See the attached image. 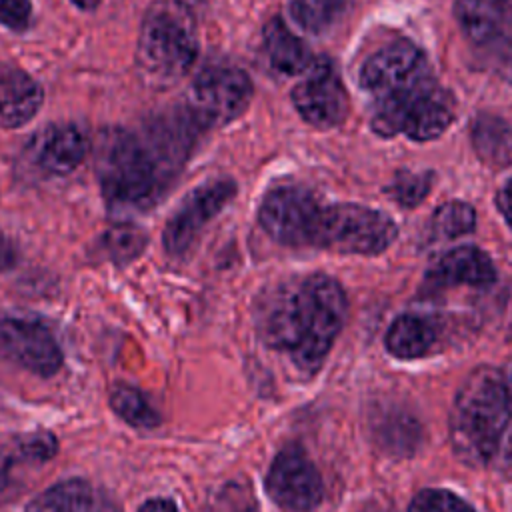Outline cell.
Listing matches in <instances>:
<instances>
[{
	"mask_svg": "<svg viewBox=\"0 0 512 512\" xmlns=\"http://www.w3.org/2000/svg\"><path fill=\"white\" fill-rule=\"evenodd\" d=\"M512 416L504 376L492 366L476 368L458 388L450 410L454 454L468 466L488 464L500 450Z\"/></svg>",
	"mask_w": 512,
	"mask_h": 512,
	"instance_id": "obj_4",
	"label": "cell"
},
{
	"mask_svg": "<svg viewBox=\"0 0 512 512\" xmlns=\"http://www.w3.org/2000/svg\"><path fill=\"white\" fill-rule=\"evenodd\" d=\"M12 464H14L12 458H6V456L0 458V500L6 494H10V490L14 488V478H12V472H10Z\"/></svg>",
	"mask_w": 512,
	"mask_h": 512,
	"instance_id": "obj_31",
	"label": "cell"
},
{
	"mask_svg": "<svg viewBox=\"0 0 512 512\" xmlns=\"http://www.w3.org/2000/svg\"><path fill=\"white\" fill-rule=\"evenodd\" d=\"M438 342L436 324L420 314H400L388 328L386 350L400 360L426 356Z\"/></svg>",
	"mask_w": 512,
	"mask_h": 512,
	"instance_id": "obj_19",
	"label": "cell"
},
{
	"mask_svg": "<svg viewBox=\"0 0 512 512\" xmlns=\"http://www.w3.org/2000/svg\"><path fill=\"white\" fill-rule=\"evenodd\" d=\"M358 80L372 98V128L382 136L434 140L456 116L452 94L436 82L424 52L408 40L376 50L362 64Z\"/></svg>",
	"mask_w": 512,
	"mask_h": 512,
	"instance_id": "obj_2",
	"label": "cell"
},
{
	"mask_svg": "<svg viewBox=\"0 0 512 512\" xmlns=\"http://www.w3.org/2000/svg\"><path fill=\"white\" fill-rule=\"evenodd\" d=\"M146 234L144 230L132 226V224H120L108 228L102 238L98 240V252L116 264L130 262L138 258L146 248Z\"/></svg>",
	"mask_w": 512,
	"mask_h": 512,
	"instance_id": "obj_22",
	"label": "cell"
},
{
	"mask_svg": "<svg viewBox=\"0 0 512 512\" xmlns=\"http://www.w3.org/2000/svg\"><path fill=\"white\" fill-rule=\"evenodd\" d=\"M198 56L196 18L182 0H156L148 6L138 34L136 64L152 86L184 78Z\"/></svg>",
	"mask_w": 512,
	"mask_h": 512,
	"instance_id": "obj_5",
	"label": "cell"
},
{
	"mask_svg": "<svg viewBox=\"0 0 512 512\" xmlns=\"http://www.w3.org/2000/svg\"><path fill=\"white\" fill-rule=\"evenodd\" d=\"M250 100L252 82L244 70L230 64H210L194 78L184 106L204 130L236 120Z\"/></svg>",
	"mask_w": 512,
	"mask_h": 512,
	"instance_id": "obj_7",
	"label": "cell"
},
{
	"mask_svg": "<svg viewBox=\"0 0 512 512\" xmlns=\"http://www.w3.org/2000/svg\"><path fill=\"white\" fill-rule=\"evenodd\" d=\"M236 182L216 178L194 188L164 226V248L170 256L186 254L204 226L234 198Z\"/></svg>",
	"mask_w": 512,
	"mask_h": 512,
	"instance_id": "obj_9",
	"label": "cell"
},
{
	"mask_svg": "<svg viewBox=\"0 0 512 512\" xmlns=\"http://www.w3.org/2000/svg\"><path fill=\"white\" fill-rule=\"evenodd\" d=\"M262 42L270 68L282 76L304 74L314 62L306 42H302L280 18H270L266 22Z\"/></svg>",
	"mask_w": 512,
	"mask_h": 512,
	"instance_id": "obj_18",
	"label": "cell"
},
{
	"mask_svg": "<svg viewBox=\"0 0 512 512\" xmlns=\"http://www.w3.org/2000/svg\"><path fill=\"white\" fill-rule=\"evenodd\" d=\"M506 388H508V396H510V404H512V368H510V374H508V382H506Z\"/></svg>",
	"mask_w": 512,
	"mask_h": 512,
	"instance_id": "obj_34",
	"label": "cell"
},
{
	"mask_svg": "<svg viewBox=\"0 0 512 512\" xmlns=\"http://www.w3.org/2000/svg\"><path fill=\"white\" fill-rule=\"evenodd\" d=\"M32 16L30 0H0V24L14 32L28 28Z\"/></svg>",
	"mask_w": 512,
	"mask_h": 512,
	"instance_id": "obj_28",
	"label": "cell"
},
{
	"mask_svg": "<svg viewBox=\"0 0 512 512\" xmlns=\"http://www.w3.org/2000/svg\"><path fill=\"white\" fill-rule=\"evenodd\" d=\"M476 226V212L468 202L450 200L436 208L432 216V230L440 238H458L472 232Z\"/></svg>",
	"mask_w": 512,
	"mask_h": 512,
	"instance_id": "obj_25",
	"label": "cell"
},
{
	"mask_svg": "<svg viewBox=\"0 0 512 512\" xmlns=\"http://www.w3.org/2000/svg\"><path fill=\"white\" fill-rule=\"evenodd\" d=\"M16 262H18L16 244L4 232H0V272L14 268Z\"/></svg>",
	"mask_w": 512,
	"mask_h": 512,
	"instance_id": "obj_29",
	"label": "cell"
},
{
	"mask_svg": "<svg viewBox=\"0 0 512 512\" xmlns=\"http://www.w3.org/2000/svg\"><path fill=\"white\" fill-rule=\"evenodd\" d=\"M346 316V294L326 274H308L280 282L258 306V330L264 344L280 352L300 378L314 376Z\"/></svg>",
	"mask_w": 512,
	"mask_h": 512,
	"instance_id": "obj_3",
	"label": "cell"
},
{
	"mask_svg": "<svg viewBox=\"0 0 512 512\" xmlns=\"http://www.w3.org/2000/svg\"><path fill=\"white\" fill-rule=\"evenodd\" d=\"M432 186V174L430 172H400L390 188L396 202L402 206H416L420 204Z\"/></svg>",
	"mask_w": 512,
	"mask_h": 512,
	"instance_id": "obj_27",
	"label": "cell"
},
{
	"mask_svg": "<svg viewBox=\"0 0 512 512\" xmlns=\"http://www.w3.org/2000/svg\"><path fill=\"white\" fill-rule=\"evenodd\" d=\"M90 140L76 124H52L40 130L26 152L34 168L48 176L70 174L86 158Z\"/></svg>",
	"mask_w": 512,
	"mask_h": 512,
	"instance_id": "obj_14",
	"label": "cell"
},
{
	"mask_svg": "<svg viewBox=\"0 0 512 512\" xmlns=\"http://www.w3.org/2000/svg\"><path fill=\"white\" fill-rule=\"evenodd\" d=\"M396 234V224L382 210L352 202L320 204L312 218L306 246L338 254L372 256L384 252Z\"/></svg>",
	"mask_w": 512,
	"mask_h": 512,
	"instance_id": "obj_6",
	"label": "cell"
},
{
	"mask_svg": "<svg viewBox=\"0 0 512 512\" xmlns=\"http://www.w3.org/2000/svg\"><path fill=\"white\" fill-rule=\"evenodd\" d=\"M264 488L268 498L288 512H310L324 498L320 472L308 454L296 444L282 448L274 456Z\"/></svg>",
	"mask_w": 512,
	"mask_h": 512,
	"instance_id": "obj_8",
	"label": "cell"
},
{
	"mask_svg": "<svg viewBox=\"0 0 512 512\" xmlns=\"http://www.w3.org/2000/svg\"><path fill=\"white\" fill-rule=\"evenodd\" d=\"M206 512H260V504L246 480H226L212 492Z\"/></svg>",
	"mask_w": 512,
	"mask_h": 512,
	"instance_id": "obj_24",
	"label": "cell"
},
{
	"mask_svg": "<svg viewBox=\"0 0 512 512\" xmlns=\"http://www.w3.org/2000/svg\"><path fill=\"white\" fill-rule=\"evenodd\" d=\"M372 430L378 444L390 454H410L420 438L416 420L410 414L400 412L396 408L378 410L372 416Z\"/></svg>",
	"mask_w": 512,
	"mask_h": 512,
	"instance_id": "obj_20",
	"label": "cell"
},
{
	"mask_svg": "<svg viewBox=\"0 0 512 512\" xmlns=\"http://www.w3.org/2000/svg\"><path fill=\"white\" fill-rule=\"evenodd\" d=\"M138 512H178L176 504L168 498H150L140 506Z\"/></svg>",
	"mask_w": 512,
	"mask_h": 512,
	"instance_id": "obj_32",
	"label": "cell"
},
{
	"mask_svg": "<svg viewBox=\"0 0 512 512\" xmlns=\"http://www.w3.org/2000/svg\"><path fill=\"white\" fill-rule=\"evenodd\" d=\"M288 6L294 22L302 30L308 34H326L344 18L350 0H288Z\"/></svg>",
	"mask_w": 512,
	"mask_h": 512,
	"instance_id": "obj_21",
	"label": "cell"
},
{
	"mask_svg": "<svg viewBox=\"0 0 512 512\" xmlns=\"http://www.w3.org/2000/svg\"><path fill=\"white\" fill-rule=\"evenodd\" d=\"M434 288L474 286L484 288L496 280V268L486 252L476 246H460L440 256L426 274Z\"/></svg>",
	"mask_w": 512,
	"mask_h": 512,
	"instance_id": "obj_15",
	"label": "cell"
},
{
	"mask_svg": "<svg viewBox=\"0 0 512 512\" xmlns=\"http://www.w3.org/2000/svg\"><path fill=\"white\" fill-rule=\"evenodd\" d=\"M110 406L118 416H122L128 424L138 428H152L160 422L158 412L150 406L146 396L126 384H118L110 394Z\"/></svg>",
	"mask_w": 512,
	"mask_h": 512,
	"instance_id": "obj_23",
	"label": "cell"
},
{
	"mask_svg": "<svg viewBox=\"0 0 512 512\" xmlns=\"http://www.w3.org/2000/svg\"><path fill=\"white\" fill-rule=\"evenodd\" d=\"M26 512H120L114 500L86 480L72 478L36 496Z\"/></svg>",
	"mask_w": 512,
	"mask_h": 512,
	"instance_id": "obj_17",
	"label": "cell"
},
{
	"mask_svg": "<svg viewBox=\"0 0 512 512\" xmlns=\"http://www.w3.org/2000/svg\"><path fill=\"white\" fill-rule=\"evenodd\" d=\"M320 206L312 190L300 184H280L262 198L258 220L264 232L284 246L302 248L308 242L310 222Z\"/></svg>",
	"mask_w": 512,
	"mask_h": 512,
	"instance_id": "obj_11",
	"label": "cell"
},
{
	"mask_svg": "<svg viewBox=\"0 0 512 512\" xmlns=\"http://www.w3.org/2000/svg\"><path fill=\"white\" fill-rule=\"evenodd\" d=\"M44 100L42 86L18 66L0 68V124L18 128L30 122Z\"/></svg>",
	"mask_w": 512,
	"mask_h": 512,
	"instance_id": "obj_16",
	"label": "cell"
},
{
	"mask_svg": "<svg viewBox=\"0 0 512 512\" xmlns=\"http://www.w3.org/2000/svg\"><path fill=\"white\" fill-rule=\"evenodd\" d=\"M408 512H476V510L450 490L424 488L410 500Z\"/></svg>",
	"mask_w": 512,
	"mask_h": 512,
	"instance_id": "obj_26",
	"label": "cell"
},
{
	"mask_svg": "<svg viewBox=\"0 0 512 512\" xmlns=\"http://www.w3.org/2000/svg\"><path fill=\"white\" fill-rule=\"evenodd\" d=\"M0 356L38 376H52L62 366V352L52 332L24 318L0 322Z\"/></svg>",
	"mask_w": 512,
	"mask_h": 512,
	"instance_id": "obj_13",
	"label": "cell"
},
{
	"mask_svg": "<svg viewBox=\"0 0 512 512\" xmlns=\"http://www.w3.org/2000/svg\"><path fill=\"white\" fill-rule=\"evenodd\" d=\"M70 2L76 4L80 10H94L100 4V0H70Z\"/></svg>",
	"mask_w": 512,
	"mask_h": 512,
	"instance_id": "obj_33",
	"label": "cell"
},
{
	"mask_svg": "<svg viewBox=\"0 0 512 512\" xmlns=\"http://www.w3.org/2000/svg\"><path fill=\"white\" fill-rule=\"evenodd\" d=\"M298 114L314 128L328 130L338 126L348 114V92L340 74L326 58H314L304 78L292 90Z\"/></svg>",
	"mask_w": 512,
	"mask_h": 512,
	"instance_id": "obj_12",
	"label": "cell"
},
{
	"mask_svg": "<svg viewBox=\"0 0 512 512\" xmlns=\"http://www.w3.org/2000/svg\"><path fill=\"white\" fill-rule=\"evenodd\" d=\"M454 16L472 46L512 72V0H456Z\"/></svg>",
	"mask_w": 512,
	"mask_h": 512,
	"instance_id": "obj_10",
	"label": "cell"
},
{
	"mask_svg": "<svg viewBox=\"0 0 512 512\" xmlns=\"http://www.w3.org/2000/svg\"><path fill=\"white\" fill-rule=\"evenodd\" d=\"M496 206H498L500 214L504 216V220L508 222V226L512 228V178L506 180V184L500 188V192L496 196Z\"/></svg>",
	"mask_w": 512,
	"mask_h": 512,
	"instance_id": "obj_30",
	"label": "cell"
},
{
	"mask_svg": "<svg viewBox=\"0 0 512 512\" xmlns=\"http://www.w3.org/2000/svg\"><path fill=\"white\" fill-rule=\"evenodd\" d=\"M200 130L186 106L162 112L138 130H102L94 170L108 208L134 212L154 206L186 164Z\"/></svg>",
	"mask_w": 512,
	"mask_h": 512,
	"instance_id": "obj_1",
	"label": "cell"
}]
</instances>
